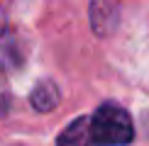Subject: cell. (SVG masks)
<instances>
[{
  "instance_id": "2",
  "label": "cell",
  "mask_w": 149,
  "mask_h": 146,
  "mask_svg": "<svg viewBox=\"0 0 149 146\" xmlns=\"http://www.w3.org/2000/svg\"><path fill=\"white\" fill-rule=\"evenodd\" d=\"M120 22V0H93L91 24L98 36H110Z\"/></svg>"
},
{
  "instance_id": "1",
  "label": "cell",
  "mask_w": 149,
  "mask_h": 146,
  "mask_svg": "<svg viewBox=\"0 0 149 146\" xmlns=\"http://www.w3.org/2000/svg\"><path fill=\"white\" fill-rule=\"evenodd\" d=\"M93 146H127L134 139V124L130 112L117 102H103L91 114Z\"/></svg>"
},
{
  "instance_id": "4",
  "label": "cell",
  "mask_w": 149,
  "mask_h": 146,
  "mask_svg": "<svg viewBox=\"0 0 149 146\" xmlns=\"http://www.w3.org/2000/svg\"><path fill=\"white\" fill-rule=\"evenodd\" d=\"M56 146H93L91 117H78V119H73L71 124L59 134Z\"/></svg>"
},
{
  "instance_id": "5",
  "label": "cell",
  "mask_w": 149,
  "mask_h": 146,
  "mask_svg": "<svg viewBox=\"0 0 149 146\" xmlns=\"http://www.w3.org/2000/svg\"><path fill=\"white\" fill-rule=\"evenodd\" d=\"M5 29H8V12H5L3 5H0V36L5 34Z\"/></svg>"
},
{
  "instance_id": "3",
  "label": "cell",
  "mask_w": 149,
  "mask_h": 146,
  "mask_svg": "<svg viewBox=\"0 0 149 146\" xmlns=\"http://www.w3.org/2000/svg\"><path fill=\"white\" fill-rule=\"evenodd\" d=\"M29 102L37 112H54L61 102V90L54 81H39L32 88V95H29Z\"/></svg>"
}]
</instances>
